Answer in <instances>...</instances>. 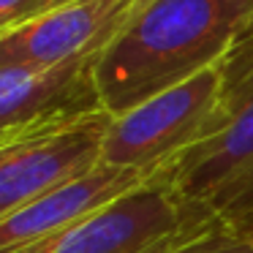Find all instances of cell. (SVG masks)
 <instances>
[{"instance_id": "cell-10", "label": "cell", "mask_w": 253, "mask_h": 253, "mask_svg": "<svg viewBox=\"0 0 253 253\" xmlns=\"http://www.w3.org/2000/svg\"><path fill=\"white\" fill-rule=\"evenodd\" d=\"M28 3L30 0H0V33L8 30V28H14V25L22 19Z\"/></svg>"}, {"instance_id": "cell-7", "label": "cell", "mask_w": 253, "mask_h": 253, "mask_svg": "<svg viewBox=\"0 0 253 253\" xmlns=\"http://www.w3.org/2000/svg\"><path fill=\"white\" fill-rule=\"evenodd\" d=\"M153 174L98 164L0 218V253H33Z\"/></svg>"}, {"instance_id": "cell-2", "label": "cell", "mask_w": 253, "mask_h": 253, "mask_svg": "<svg viewBox=\"0 0 253 253\" xmlns=\"http://www.w3.org/2000/svg\"><path fill=\"white\" fill-rule=\"evenodd\" d=\"M218 71L220 95L204 136L161 171L188 204L245 226L253 218V22Z\"/></svg>"}, {"instance_id": "cell-8", "label": "cell", "mask_w": 253, "mask_h": 253, "mask_svg": "<svg viewBox=\"0 0 253 253\" xmlns=\"http://www.w3.org/2000/svg\"><path fill=\"white\" fill-rule=\"evenodd\" d=\"M98 52L46 71L0 68V142L68 112L98 109L93 63Z\"/></svg>"}, {"instance_id": "cell-11", "label": "cell", "mask_w": 253, "mask_h": 253, "mask_svg": "<svg viewBox=\"0 0 253 253\" xmlns=\"http://www.w3.org/2000/svg\"><path fill=\"white\" fill-rule=\"evenodd\" d=\"M66 3H71V0H30L19 22H25V19H33V17H39V14H46V11H52V8H57V6H66ZM19 22H17V25H19Z\"/></svg>"}, {"instance_id": "cell-12", "label": "cell", "mask_w": 253, "mask_h": 253, "mask_svg": "<svg viewBox=\"0 0 253 253\" xmlns=\"http://www.w3.org/2000/svg\"><path fill=\"white\" fill-rule=\"evenodd\" d=\"M242 229H245V231H248V234H251V237H253V218H251V220H248V223H245V226H242Z\"/></svg>"}, {"instance_id": "cell-5", "label": "cell", "mask_w": 253, "mask_h": 253, "mask_svg": "<svg viewBox=\"0 0 253 253\" xmlns=\"http://www.w3.org/2000/svg\"><path fill=\"white\" fill-rule=\"evenodd\" d=\"M112 115L68 112L0 142V218L101 164Z\"/></svg>"}, {"instance_id": "cell-4", "label": "cell", "mask_w": 253, "mask_h": 253, "mask_svg": "<svg viewBox=\"0 0 253 253\" xmlns=\"http://www.w3.org/2000/svg\"><path fill=\"white\" fill-rule=\"evenodd\" d=\"M220 95L218 66L112 117L101 164L155 174L199 142Z\"/></svg>"}, {"instance_id": "cell-1", "label": "cell", "mask_w": 253, "mask_h": 253, "mask_svg": "<svg viewBox=\"0 0 253 253\" xmlns=\"http://www.w3.org/2000/svg\"><path fill=\"white\" fill-rule=\"evenodd\" d=\"M253 22V0H142L98 49V106L117 117L218 66Z\"/></svg>"}, {"instance_id": "cell-6", "label": "cell", "mask_w": 253, "mask_h": 253, "mask_svg": "<svg viewBox=\"0 0 253 253\" xmlns=\"http://www.w3.org/2000/svg\"><path fill=\"white\" fill-rule=\"evenodd\" d=\"M142 0H71L0 33V68L46 71L98 52Z\"/></svg>"}, {"instance_id": "cell-9", "label": "cell", "mask_w": 253, "mask_h": 253, "mask_svg": "<svg viewBox=\"0 0 253 253\" xmlns=\"http://www.w3.org/2000/svg\"><path fill=\"white\" fill-rule=\"evenodd\" d=\"M169 253H253V237L242 226L212 220Z\"/></svg>"}, {"instance_id": "cell-3", "label": "cell", "mask_w": 253, "mask_h": 253, "mask_svg": "<svg viewBox=\"0 0 253 253\" xmlns=\"http://www.w3.org/2000/svg\"><path fill=\"white\" fill-rule=\"evenodd\" d=\"M212 220L218 218L180 199L164 171H155L33 253H169Z\"/></svg>"}]
</instances>
